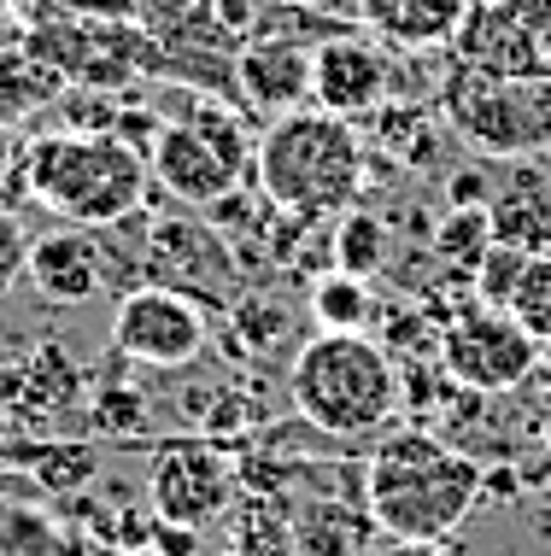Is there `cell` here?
Returning a JSON list of instances; mask_svg holds the SVG:
<instances>
[{"mask_svg": "<svg viewBox=\"0 0 551 556\" xmlns=\"http://www.w3.org/2000/svg\"><path fill=\"white\" fill-rule=\"evenodd\" d=\"M288 393H293V410L317 433H329V440H376L399 416L405 387H399L387 345H376L364 328L359 334L323 328V334H311L293 352Z\"/></svg>", "mask_w": 551, "mask_h": 556, "instance_id": "277c9868", "label": "cell"}, {"mask_svg": "<svg viewBox=\"0 0 551 556\" xmlns=\"http://www.w3.org/2000/svg\"><path fill=\"white\" fill-rule=\"evenodd\" d=\"M241 88L276 117L300 112V100H311V48H300V41H259V48H247Z\"/></svg>", "mask_w": 551, "mask_h": 556, "instance_id": "5bb4252c", "label": "cell"}, {"mask_svg": "<svg viewBox=\"0 0 551 556\" xmlns=\"http://www.w3.org/2000/svg\"><path fill=\"white\" fill-rule=\"evenodd\" d=\"M452 53L487 77H551V0H475Z\"/></svg>", "mask_w": 551, "mask_h": 556, "instance_id": "9c48e42d", "label": "cell"}, {"mask_svg": "<svg viewBox=\"0 0 551 556\" xmlns=\"http://www.w3.org/2000/svg\"><path fill=\"white\" fill-rule=\"evenodd\" d=\"M487 247H493V212H487V205H464V212L440 229V252L458 269H469V276H475V264L487 258Z\"/></svg>", "mask_w": 551, "mask_h": 556, "instance_id": "ffe728a7", "label": "cell"}, {"mask_svg": "<svg viewBox=\"0 0 551 556\" xmlns=\"http://www.w3.org/2000/svg\"><path fill=\"white\" fill-rule=\"evenodd\" d=\"M469 7L475 0H359V18L381 48L435 53V48H452L458 41Z\"/></svg>", "mask_w": 551, "mask_h": 556, "instance_id": "7c38bea8", "label": "cell"}, {"mask_svg": "<svg viewBox=\"0 0 551 556\" xmlns=\"http://www.w3.org/2000/svg\"><path fill=\"white\" fill-rule=\"evenodd\" d=\"M487 212H493V240H511L523 252H551V188L516 182Z\"/></svg>", "mask_w": 551, "mask_h": 556, "instance_id": "9a60e30c", "label": "cell"}, {"mask_svg": "<svg viewBox=\"0 0 551 556\" xmlns=\"http://www.w3.org/2000/svg\"><path fill=\"white\" fill-rule=\"evenodd\" d=\"M223 556H241V551H223Z\"/></svg>", "mask_w": 551, "mask_h": 556, "instance_id": "cb8c5ba5", "label": "cell"}, {"mask_svg": "<svg viewBox=\"0 0 551 556\" xmlns=\"http://www.w3.org/2000/svg\"><path fill=\"white\" fill-rule=\"evenodd\" d=\"M29 281H36L59 305H88L100 288H107V264H100L95 235L65 223V229L29 240Z\"/></svg>", "mask_w": 551, "mask_h": 556, "instance_id": "4fadbf2b", "label": "cell"}, {"mask_svg": "<svg viewBox=\"0 0 551 556\" xmlns=\"http://www.w3.org/2000/svg\"><path fill=\"white\" fill-rule=\"evenodd\" d=\"M370 509L359 516V509L347 504H311L300 521H293V551L305 556H359L364 539H370Z\"/></svg>", "mask_w": 551, "mask_h": 556, "instance_id": "2e32d148", "label": "cell"}, {"mask_svg": "<svg viewBox=\"0 0 551 556\" xmlns=\"http://www.w3.org/2000/svg\"><path fill=\"white\" fill-rule=\"evenodd\" d=\"M475 498H481V469L428 428L381 433L376 457L364 463L370 521L405 545H446L469 521Z\"/></svg>", "mask_w": 551, "mask_h": 556, "instance_id": "6da1fadb", "label": "cell"}, {"mask_svg": "<svg viewBox=\"0 0 551 556\" xmlns=\"http://www.w3.org/2000/svg\"><path fill=\"white\" fill-rule=\"evenodd\" d=\"M252 176L264 200L288 217H340L364 193V141L347 117L300 106L281 112L271 129L252 141Z\"/></svg>", "mask_w": 551, "mask_h": 556, "instance_id": "3957f363", "label": "cell"}, {"mask_svg": "<svg viewBox=\"0 0 551 556\" xmlns=\"http://www.w3.org/2000/svg\"><path fill=\"white\" fill-rule=\"evenodd\" d=\"M147 504L165 528L200 533L235 509V463L212 440H171L147 463Z\"/></svg>", "mask_w": 551, "mask_h": 556, "instance_id": "ba28073f", "label": "cell"}, {"mask_svg": "<svg viewBox=\"0 0 551 556\" xmlns=\"http://www.w3.org/2000/svg\"><path fill=\"white\" fill-rule=\"evenodd\" d=\"M311 317H317V328H335V334H359V328L370 323V281L359 276H323L317 293H311Z\"/></svg>", "mask_w": 551, "mask_h": 556, "instance_id": "ac0fdd59", "label": "cell"}, {"mask_svg": "<svg viewBox=\"0 0 551 556\" xmlns=\"http://www.w3.org/2000/svg\"><path fill=\"white\" fill-rule=\"evenodd\" d=\"M29 240L36 235L18 223V212L0 205V299H12V288L29 276Z\"/></svg>", "mask_w": 551, "mask_h": 556, "instance_id": "7402d4cb", "label": "cell"}, {"mask_svg": "<svg viewBox=\"0 0 551 556\" xmlns=\"http://www.w3.org/2000/svg\"><path fill=\"white\" fill-rule=\"evenodd\" d=\"M205 340H212L205 311L193 305L183 288L147 281V288L117 299V311H112L117 357H129V364H141V369H183L205 352Z\"/></svg>", "mask_w": 551, "mask_h": 556, "instance_id": "30bf717a", "label": "cell"}, {"mask_svg": "<svg viewBox=\"0 0 551 556\" xmlns=\"http://www.w3.org/2000/svg\"><path fill=\"white\" fill-rule=\"evenodd\" d=\"M41 88H48V83L36 77V65H29L24 53H0V117H12V112L36 106Z\"/></svg>", "mask_w": 551, "mask_h": 556, "instance_id": "603a6c76", "label": "cell"}, {"mask_svg": "<svg viewBox=\"0 0 551 556\" xmlns=\"http://www.w3.org/2000/svg\"><path fill=\"white\" fill-rule=\"evenodd\" d=\"M387 83H393V65L376 36H335L311 48V106L347 117V124L387 106Z\"/></svg>", "mask_w": 551, "mask_h": 556, "instance_id": "8fae6325", "label": "cell"}, {"mask_svg": "<svg viewBox=\"0 0 551 556\" xmlns=\"http://www.w3.org/2000/svg\"><path fill=\"white\" fill-rule=\"evenodd\" d=\"M528 258H534V252L511 247V240H493V247H487V258L475 264V288H481L487 305H504V299H511V288L523 281Z\"/></svg>", "mask_w": 551, "mask_h": 556, "instance_id": "44dd1931", "label": "cell"}, {"mask_svg": "<svg viewBox=\"0 0 551 556\" xmlns=\"http://www.w3.org/2000/svg\"><path fill=\"white\" fill-rule=\"evenodd\" d=\"M540 352L546 345L504 305L464 311V317H452V328L440 340L446 375L458 387H469V393H516V387H528V375L540 369Z\"/></svg>", "mask_w": 551, "mask_h": 556, "instance_id": "52a82bcc", "label": "cell"}, {"mask_svg": "<svg viewBox=\"0 0 551 556\" xmlns=\"http://www.w3.org/2000/svg\"><path fill=\"white\" fill-rule=\"evenodd\" d=\"M18 176L41 212H53L59 223H77V229H112L129 212H141L147 188H153L147 153L107 129L41 135V141L24 147Z\"/></svg>", "mask_w": 551, "mask_h": 556, "instance_id": "7a4b0ae2", "label": "cell"}, {"mask_svg": "<svg viewBox=\"0 0 551 556\" xmlns=\"http://www.w3.org/2000/svg\"><path fill=\"white\" fill-rule=\"evenodd\" d=\"M446 117L493 159L551 153V77H487L458 65L446 83Z\"/></svg>", "mask_w": 551, "mask_h": 556, "instance_id": "8992f818", "label": "cell"}, {"mask_svg": "<svg viewBox=\"0 0 551 556\" xmlns=\"http://www.w3.org/2000/svg\"><path fill=\"white\" fill-rule=\"evenodd\" d=\"M247 164H252V141L241 117L223 106H193L188 117H165V124H153V141H147L153 182L176 193L183 205L229 200L241 188Z\"/></svg>", "mask_w": 551, "mask_h": 556, "instance_id": "5b68a950", "label": "cell"}, {"mask_svg": "<svg viewBox=\"0 0 551 556\" xmlns=\"http://www.w3.org/2000/svg\"><path fill=\"white\" fill-rule=\"evenodd\" d=\"M504 311H511L540 345H551V252H534L528 258L523 281L511 288V299H504Z\"/></svg>", "mask_w": 551, "mask_h": 556, "instance_id": "d6986e66", "label": "cell"}, {"mask_svg": "<svg viewBox=\"0 0 551 556\" xmlns=\"http://www.w3.org/2000/svg\"><path fill=\"white\" fill-rule=\"evenodd\" d=\"M381 264H387V223L381 217H370V212H340L335 223V269L340 276H381Z\"/></svg>", "mask_w": 551, "mask_h": 556, "instance_id": "e0dca14e", "label": "cell"}]
</instances>
